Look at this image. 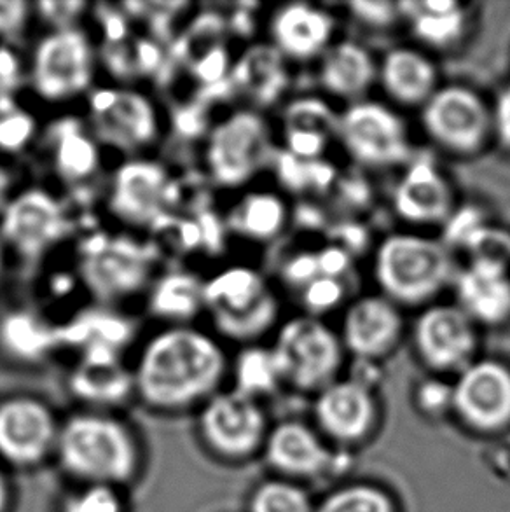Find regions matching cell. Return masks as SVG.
<instances>
[{
    "label": "cell",
    "instance_id": "ab89813d",
    "mask_svg": "<svg viewBox=\"0 0 510 512\" xmlns=\"http://www.w3.org/2000/svg\"><path fill=\"white\" fill-rule=\"evenodd\" d=\"M34 23V2L0 0V44L18 46Z\"/></svg>",
    "mask_w": 510,
    "mask_h": 512
},
{
    "label": "cell",
    "instance_id": "f546056e",
    "mask_svg": "<svg viewBox=\"0 0 510 512\" xmlns=\"http://www.w3.org/2000/svg\"><path fill=\"white\" fill-rule=\"evenodd\" d=\"M399 11L414 39L437 51L458 46L469 28L467 7L453 0H407Z\"/></svg>",
    "mask_w": 510,
    "mask_h": 512
},
{
    "label": "cell",
    "instance_id": "ffe728a7",
    "mask_svg": "<svg viewBox=\"0 0 510 512\" xmlns=\"http://www.w3.org/2000/svg\"><path fill=\"white\" fill-rule=\"evenodd\" d=\"M336 20L322 7L292 2L269 16V44L287 62L320 58L332 46Z\"/></svg>",
    "mask_w": 510,
    "mask_h": 512
},
{
    "label": "cell",
    "instance_id": "52a82bcc",
    "mask_svg": "<svg viewBox=\"0 0 510 512\" xmlns=\"http://www.w3.org/2000/svg\"><path fill=\"white\" fill-rule=\"evenodd\" d=\"M74 201L49 184L18 186L0 214V242L9 259L21 266H41L65 242L79 235Z\"/></svg>",
    "mask_w": 510,
    "mask_h": 512
},
{
    "label": "cell",
    "instance_id": "816d5d0a",
    "mask_svg": "<svg viewBox=\"0 0 510 512\" xmlns=\"http://www.w3.org/2000/svg\"><path fill=\"white\" fill-rule=\"evenodd\" d=\"M6 499H7L6 486H4V481H2V478H0V512H2V509H4V506H6Z\"/></svg>",
    "mask_w": 510,
    "mask_h": 512
},
{
    "label": "cell",
    "instance_id": "cb8c5ba5",
    "mask_svg": "<svg viewBox=\"0 0 510 512\" xmlns=\"http://www.w3.org/2000/svg\"><path fill=\"white\" fill-rule=\"evenodd\" d=\"M53 434V416L42 402L14 397L0 404V453L16 464L41 460Z\"/></svg>",
    "mask_w": 510,
    "mask_h": 512
},
{
    "label": "cell",
    "instance_id": "4316f807",
    "mask_svg": "<svg viewBox=\"0 0 510 512\" xmlns=\"http://www.w3.org/2000/svg\"><path fill=\"white\" fill-rule=\"evenodd\" d=\"M378 83L393 104L421 109L439 88V72L420 49L393 48L378 63Z\"/></svg>",
    "mask_w": 510,
    "mask_h": 512
},
{
    "label": "cell",
    "instance_id": "5bb4252c",
    "mask_svg": "<svg viewBox=\"0 0 510 512\" xmlns=\"http://www.w3.org/2000/svg\"><path fill=\"white\" fill-rule=\"evenodd\" d=\"M65 467L83 478L121 481L135 467V448L118 422L102 416H76L60 436Z\"/></svg>",
    "mask_w": 510,
    "mask_h": 512
},
{
    "label": "cell",
    "instance_id": "ba28073f",
    "mask_svg": "<svg viewBox=\"0 0 510 512\" xmlns=\"http://www.w3.org/2000/svg\"><path fill=\"white\" fill-rule=\"evenodd\" d=\"M456 271L451 250L441 240L418 233H393L376 247L373 275L381 296L399 308L434 305Z\"/></svg>",
    "mask_w": 510,
    "mask_h": 512
},
{
    "label": "cell",
    "instance_id": "6da1fadb",
    "mask_svg": "<svg viewBox=\"0 0 510 512\" xmlns=\"http://www.w3.org/2000/svg\"><path fill=\"white\" fill-rule=\"evenodd\" d=\"M137 341L133 388L156 408H186L214 394L228 371V353L205 324L154 326Z\"/></svg>",
    "mask_w": 510,
    "mask_h": 512
},
{
    "label": "cell",
    "instance_id": "d590c367",
    "mask_svg": "<svg viewBox=\"0 0 510 512\" xmlns=\"http://www.w3.org/2000/svg\"><path fill=\"white\" fill-rule=\"evenodd\" d=\"M278 177L282 180L283 186L289 187L290 191L303 193V191H324L331 186L334 180V172L331 165L324 160H299L289 153L275 154L273 163Z\"/></svg>",
    "mask_w": 510,
    "mask_h": 512
},
{
    "label": "cell",
    "instance_id": "277c9868",
    "mask_svg": "<svg viewBox=\"0 0 510 512\" xmlns=\"http://www.w3.org/2000/svg\"><path fill=\"white\" fill-rule=\"evenodd\" d=\"M276 147L264 112L238 105L212 119L198 144L203 182L219 191H242L271 167Z\"/></svg>",
    "mask_w": 510,
    "mask_h": 512
},
{
    "label": "cell",
    "instance_id": "7dc6e473",
    "mask_svg": "<svg viewBox=\"0 0 510 512\" xmlns=\"http://www.w3.org/2000/svg\"><path fill=\"white\" fill-rule=\"evenodd\" d=\"M317 259L318 270L324 277L345 280L346 273L352 268V254L341 245H329L325 249L318 250Z\"/></svg>",
    "mask_w": 510,
    "mask_h": 512
},
{
    "label": "cell",
    "instance_id": "7a4b0ae2",
    "mask_svg": "<svg viewBox=\"0 0 510 512\" xmlns=\"http://www.w3.org/2000/svg\"><path fill=\"white\" fill-rule=\"evenodd\" d=\"M165 257L151 238L119 229L88 228L76 236L74 270L91 305L128 312L144 303Z\"/></svg>",
    "mask_w": 510,
    "mask_h": 512
},
{
    "label": "cell",
    "instance_id": "2e32d148",
    "mask_svg": "<svg viewBox=\"0 0 510 512\" xmlns=\"http://www.w3.org/2000/svg\"><path fill=\"white\" fill-rule=\"evenodd\" d=\"M392 203L407 224L444 226L456 210L455 189L434 160L414 156L393 189Z\"/></svg>",
    "mask_w": 510,
    "mask_h": 512
},
{
    "label": "cell",
    "instance_id": "3957f363",
    "mask_svg": "<svg viewBox=\"0 0 510 512\" xmlns=\"http://www.w3.org/2000/svg\"><path fill=\"white\" fill-rule=\"evenodd\" d=\"M100 196L112 229L145 238L179 212L186 200L177 173L156 154L119 160L109 168Z\"/></svg>",
    "mask_w": 510,
    "mask_h": 512
},
{
    "label": "cell",
    "instance_id": "b9f144b4",
    "mask_svg": "<svg viewBox=\"0 0 510 512\" xmlns=\"http://www.w3.org/2000/svg\"><path fill=\"white\" fill-rule=\"evenodd\" d=\"M27 86V55L16 44H0V97L21 95Z\"/></svg>",
    "mask_w": 510,
    "mask_h": 512
},
{
    "label": "cell",
    "instance_id": "8992f818",
    "mask_svg": "<svg viewBox=\"0 0 510 512\" xmlns=\"http://www.w3.org/2000/svg\"><path fill=\"white\" fill-rule=\"evenodd\" d=\"M98 44L86 25L42 30L27 55L25 90L39 104L65 109L97 86Z\"/></svg>",
    "mask_w": 510,
    "mask_h": 512
},
{
    "label": "cell",
    "instance_id": "7bdbcfd3",
    "mask_svg": "<svg viewBox=\"0 0 510 512\" xmlns=\"http://www.w3.org/2000/svg\"><path fill=\"white\" fill-rule=\"evenodd\" d=\"M348 9L355 20L373 30H386L402 20L399 2H352Z\"/></svg>",
    "mask_w": 510,
    "mask_h": 512
},
{
    "label": "cell",
    "instance_id": "60d3db41",
    "mask_svg": "<svg viewBox=\"0 0 510 512\" xmlns=\"http://www.w3.org/2000/svg\"><path fill=\"white\" fill-rule=\"evenodd\" d=\"M318 512H390V504L380 492L352 488L336 493Z\"/></svg>",
    "mask_w": 510,
    "mask_h": 512
},
{
    "label": "cell",
    "instance_id": "7c38bea8",
    "mask_svg": "<svg viewBox=\"0 0 510 512\" xmlns=\"http://www.w3.org/2000/svg\"><path fill=\"white\" fill-rule=\"evenodd\" d=\"M423 132L444 153L472 158L491 140V105L463 84L439 86L420 109Z\"/></svg>",
    "mask_w": 510,
    "mask_h": 512
},
{
    "label": "cell",
    "instance_id": "9c48e42d",
    "mask_svg": "<svg viewBox=\"0 0 510 512\" xmlns=\"http://www.w3.org/2000/svg\"><path fill=\"white\" fill-rule=\"evenodd\" d=\"M278 317V296L257 268L229 264L205 277L203 324L222 341L255 345L275 329Z\"/></svg>",
    "mask_w": 510,
    "mask_h": 512
},
{
    "label": "cell",
    "instance_id": "1f68e13d",
    "mask_svg": "<svg viewBox=\"0 0 510 512\" xmlns=\"http://www.w3.org/2000/svg\"><path fill=\"white\" fill-rule=\"evenodd\" d=\"M320 423L338 437H357L373 422V397L357 380L331 383L318 397Z\"/></svg>",
    "mask_w": 510,
    "mask_h": 512
},
{
    "label": "cell",
    "instance_id": "bcb514c9",
    "mask_svg": "<svg viewBox=\"0 0 510 512\" xmlns=\"http://www.w3.org/2000/svg\"><path fill=\"white\" fill-rule=\"evenodd\" d=\"M119 500L105 486H95L70 500L65 512H119Z\"/></svg>",
    "mask_w": 510,
    "mask_h": 512
},
{
    "label": "cell",
    "instance_id": "8fae6325",
    "mask_svg": "<svg viewBox=\"0 0 510 512\" xmlns=\"http://www.w3.org/2000/svg\"><path fill=\"white\" fill-rule=\"evenodd\" d=\"M338 140L346 154L364 168L406 167L414 158L406 119L376 100H360L339 114Z\"/></svg>",
    "mask_w": 510,
    "mask_h": 512
},
{
    "label": "cell",
    "instance_id": "74e56055",
    "mask_svg": "<svg viewBox=\"0 0 510 512\" xmlns=\"http://www.w3.org/2000/svg\"><path fill=\"white\" fill-rule=\"evenodd\" d=\"M91 6L88 2H34V21L41 23L42 30L53 28H69L84 25V20L90 16Z\"/></svg>",
    "mask_w": 510,
    "mask_h": 512
},
{
    "label": "cell",
    "instance_id": "f1b7e54d",
    "mask_svg": "<svg viewBox=\"0 0 510 512\" xmlns=\"http://www.w3.org/2000/svg\"><path fill=\"white\" fill-rule=\"evenodd\" d=\"M315 97L290 102L283 114V151L299 160H322L331 140L338 139L339 116Z\"/></svg>",
    "mask_w": 510,
    "mask_h": 512
},
{
    "label": "cell",
    "instance_id": "f907efd6",
    "mask_svg": "<svg viewBox=\"0 0 510 512\" xmlns=\"http://www.w3.org/2000/svg\"><path fill=\"white\" fill-rule=\"evenodd\" d=\"M9 264H11L9 254H7V250L4 249L2 242H0V282H2V278L6 275V271L9 270Z\"/></svg>",
    "mask_w": 510,
    "mask_h": 512
},
{
    "label": "cell",
    "instance_id": "7402d4cb",
    "mask_svg": "<svg viewBox=\"0 0 510 512\" xmlns=\"http://www.w3.org/2000/svg\"><path fill=\"white\" fill-rule=\"evenodd\" d=\"M287 63L269 42H259L243 49L240 55L235 56L229 72L231 97L242 98V105L261 112L273 107L289 90Z\"/></svg>",
    "mask_w": 510,
    "mask_h": 512
},
{
    "label": "cell",
    "instance_id": "681fc988",
    "mask_svg": "<svg viewBox=\"0 0 510 512\" xmlns=\"http://www.w3.org/2000/svg\"><path fill=\"white\" fill-rule=\"evenodd\" d=\"M18 186L20 184L16 180V175H14L9 161L0 158V214L4 212V208H6Z\"/></svg>",
    "mask_w": 510,
    "mask_h": 512
},
{
    "label": "cell",
    "instance_id": "83f0119b",
    "mask_svg": "<svg viewBox=\"0 0 510 512\" xmlns=\"http://www.w3.org/2000/svg\"><path fill=\"white\" fill-rule=\"evenodd\" d=\"M229 240L269 243L282 235L289 224L290 212L280 194L266 189H249L240 194L222 212Z\"/></svg>",
    "mask_w": 510,
    "mask_h": 512
},
{
    "label": "cell",
    "instance_id": "44dd1931",
    "mask_svg": "<svg viewBox=\"0 0 510 512\" xmlns=\"http://www.w3.org/2000/svg\"><path fill=\"white\" fill-rule=\"evenodd\" d=\"M142 308L154 326L203 324L205 275L191 266L165 264L145 294Z\"/></svg>",
    "mask_w": 510,
    "mask_h": 512
},
{
    "label": "cell",
    "instance_id": "d6a6232c",
    "mask_svg": "<svg viewBox=\"0 0 510 512\" xmlns=\"http://www.w3.org/2000/svg\"><path fill=\"white\" fill-rule=\"evenodd\" d=\"M268 455L271 464L283 471L299 474L318 471L327 460V453L315 436L297 423H287L273 432L269 439Z\"/></svg>",
    "mask_w": 510,
    "mask_h": 512
},
{
    "label": "cell",
    "instance_id": "c3c4849f",
    "mask_svg": "<svg viewBox=\"0 0 510 512\" xmlns=\"http://www.w3.org/2000/svg\"><path fill=\"white\" fill-rule=\"evenodd\" d=\"M420 402L423 408L441 411L449 404H453V387L444 385L442 381H427L420 388Z\"/></svg>",
    "mask_w": 510,
    "mask_h": 512
},
{
    "label": "cell",
    "instance_id": "d4e9b609",
    "mask_svg": "<svg viewBox=\"0 0 510 512\" xmlns=\"http://www.w3.org/2000/svg\"><path fill=\"white\" fill-rule=\"evenodd\" d=\"M259 406L240 392L217 394L203 411V430L217 450L240 455L252 450L262 434Z\"/></svg>",
    "mask_w": 510,
    "mask_h": 512
},
{
    "label": "cell",
    "instance_id": "603a6c76",
    "mask_svg": "<svg viewBox=\"0 0 510 512\" xmlns=\"http://www.w3.org/2000/svg\"><path fill=\"white\" fill-rule=\"evenodd\" d=\"M63 350L60 326L39 306L0 308V355L21 366H35Z\"/></svg>",
    "mask_w": 510,
    "mask_h": 512
},
{
    "label": "cell",
    "instance_id": "9a60e30c",
    "mask_svg": "<svg viewBox=\"0 0 510 512\" xmlns=\"http://www.w3.org/2000/svg\"><path fill=\"white\" fill-rule=\"evenodd\" d=\"M479 327L456 305L421 308L414 320L413 341L420 359L435 371H463L474 362Z\"/></svg>",
    "mask_w": 510,
    "mask_h": 512
},
{
    "label": "cell",
    "instance_id": "30bf717a",
    "mask_svg": "<svg viewBox=\"0 0 510 512\" xmlns=\"http://www.w3.org/2000/svg\"><path fill=\"white\" fill-rule=\"evenodd\" d=\"M35 151L60 193L84 205L95 191L102 193L107 179V153L98 144L83 116L63 112L42 126Z\"/></svg>",
    "mask_w": 510,
    "mask_h": 512
},
{
    "label": "cell",
    "instance_id": "ee69618b",
    "mask_svg": "<svg viewBox=\"0 0 510 512\" xmlns=\"http://www.w3.org/2000/svg\"><path fill=\"white\" fill-rule=\"evenodd\" d=\"M282 277L285 284L303 289L311 280L320 277L317 252H301L290 257L282 266Z\"/></svg>",
    "mask_w": 510,
    "mask_h": 512
},
{
    "label": "cell",
    "instance_id": "e0dca14e",
    "mask_svg": "<svg viewBox=\"0 0 510 512\" xmlns=\"http://www.w3.org/2000/svg\"><path fill=\"white\" fill-rule=\"evenodd\" d=\"M453 406L467 422L495 429L510 418V369L498 360H474L460 371Z\"/></svg>",
    "mask_w": 510,
    "mask_h": 512
},
{
    "label": "cell",
    "instance_id": "836d02e7",
    "mask_svg": "<svg viewBox=\"0 0 510 512\" xmlns=\"http://www.w3.org/2000/svg\"><path fill=\"white\" fill-rule=\"evenodd\" d=\"M42 126L20 95L0 97V158L9 161L35 151Z\"/></svg>",
    "mask_w": 510,
    "mask_h": 512
},
{
    "label": "cell",
    "instance_id": "484cf974",
    "mask_svg": "<svg viewBox=\"0 0 510 512\" xmlns=\"http://www.w3.org/2000/svg\"><path fill=\"white\" fill-rule=\"evenodd\" d=\"M318 81L327 95L355 104L366 100L378 83V63L359 42H332L331 48L320 56Z\"/></svg>",
    "mask_w": 510,
    "mask_h": 512
},
{
    "label": "cell",
    "instance_id": "f35d334b",
    "mask_svg": "<svg viewBox=\"0 0 510 512\" xmlns=\"http://www.w3.org/2000/svg\"><path fill=\"white\" fill-rule=\"evenodd\" d=\"M254 512H310V504L297 488L282 483L262 486L254 499Z\"/></svg>",
    "mask_w": 510,
    "mask_h": 512
},
{
    "label": "cell",
    "instance_id": "4fadbf2b",
    "mask_svg": "<svg viewBox=\"0 0 510 512\" xmlns=\"http://www.w3.org/2000/svg\"><path fill=\"white\" fill-rule=\"evenodd\" d=\"M271 352L282 380L301 388H325L343 364L345 346L324 320L306 313L278 327Z\"/></svg>",
    "mask_w": 510,
    "mask_h": 512
},
{
    "label": "cell",
    "instance_id": "e575fe53",
    "mask_svg": "<svg viewBox=\"0 0 510 512\" xmlns=\"http://www.w3.org/2000/svg\"><path fill=\"white\" fill-rule=\"evenodd\" d=\"M233 374L236 380V392L255 395L273 392L276 385L282 381V374L276 364L271 346L247 345L236 355L233 364Z\"/></svg>",
    "mask_w": 510,
    "mask_h": 512
},
{
    "label": "cell",
    "instance_id": "f6af8a7d",
    "mask_svg": "<svg viewBox=\"0 0 510 512\" xmlns=\"http://www.w3.org/2000/svg\"><path fill=\"white\" fill-rule=\"evenodd\" d=\"M491 139L510 154V83L498 91L495 102L491 104Z\"/></svg>",
    "mask_w": 510,
    "mask_h": 512
},
{
    "label": "cell",
    "instance_id": "d6986e66",
    "mask_svg": "<svg viewBox=\"0 0 510 512\" xmlns=\"http://www.w3.org/2000/svg\"><path fill=\"white\" fill-rule=\"evenodd\" d=\"M404 336V315L385 296H362L348 305L341 326L345 350L362 360L380 359Z\"/></svg>",
    "mask_w": 510,
    "mask_h": 512
},
{
    "label": "cell",
    "instance_id": "5b68a950",
    "mask_svg": "<svg viewBox=\"0 0 510 512\" xmlns=\"http://www.w3.org/2000/svg\"><path fill=\"white\" fill-rule=\"evenodd\" d=\"M84 121L107 154L156 153L168 135V112L144 84L98 83L84 100Z\"/></svg>",
    "mask_w": 510,
    "mask_h": 512
},
{
    "label": "cell",
    "instance_id": "ac0fdd59",
    "mask_svg": "<svg viewBox=\"0 0 510 512\" xmlns=\"http://www.w3.org/2000/svg\"><path fill=\"white\" fill-rule=\"evenodd\" d=\"M455 305L477 327H500L510 322L509 264L470 259L458 268L455 280Z\"/></svg>",
    "mask_w": 510,
    "mask_h": 512
},
{
    "label": "cell",
    "instance_id": "8d00e7d4",
    "mask_svg": "<svg viewBox=\"0 0 510 512\" xmlns=\"http://www.w3.org/2000/svg\"><path fill=\"white\" fill-rule=\"evenodd\" d=\"M303 291V305L311 317H318L324 313L332 312L345 303L346 289L345 280L341 278L320 277L311 280L310 284L301 289Z\"/></svg>",
    "mask_w": 510,
    "mask_h": 512
},
{
    "label": "cell",
    "instance_id": "4dcf8cb0",
    "mask_svg": "<svg viewBox=\"0 0 510 512\" xmlns=\"http://www.w3.org/2000/svg\"><path fill=\"white\" fill-rule=\"evenodd\" d=\"M72 392L84 401L114 404L135 392L130 367L123 355L105 350L79 352L76 367L70 374Z\"/></svg>",
    "mask_w": 510,
    "mask_h": 512
}]
</instances>
